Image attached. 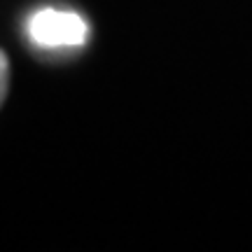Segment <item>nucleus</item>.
I'll return each instance as SVG.
<instances>
[{"label":"nucleus","instance_id":"2","mask_svg":"<svg viewBox=\"0 0 252 252\" xmlns=\"http://www.w3.org/2000/svg\"><path fill=\"white\" fill-rule=\"evenodd\" d=\"M7 91H9V59L0 49V105L7 98Z\"/></svg>","mask_w":252,"mask_h":252},{"label":"nucleus","instance_id":"1","mask_svg":"<svg viewBox=\"0 0 252 252\" xmlns=\"http://www.w3.org/2000/svg\"><path fill=\"white\" fill-rule=\"evenodd\" d=\"M89 35V26L84 19L61 12V9H40L31 19V37L45 47H75L82 45Z\"/></svg>","mask_w":252,"mask_h":252}]
</instances>
